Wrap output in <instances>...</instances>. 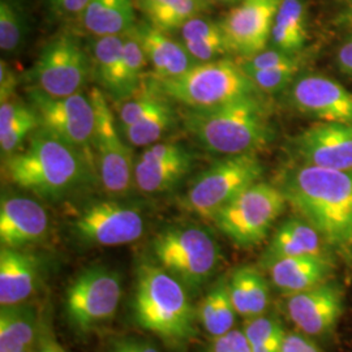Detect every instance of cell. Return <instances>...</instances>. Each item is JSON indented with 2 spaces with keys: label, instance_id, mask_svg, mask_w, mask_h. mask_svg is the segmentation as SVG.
<instances>
[{
  "label": "cell",
  "instance_id": "cell-1",
  "mask_svg": "<svg viewBox=\"0 0 352 352\" xmlns=\"http://www.w3.org/2000/svg\"><path fill=\"white\" fill-rule=\"evenodd\" d=\"M279 188L318 231L327 250L352 266V170L302 164L285 174Z\"/></svg>",
  "mask_w": 352,
  "mask_h": 352
},
{
  "label": "cell",
  "instance_id": "cell-2",
  "mask_svg": "<svg viewBox=\"0 0 352 352\" xmlns=\"http://www.w3.org/2000/svg\"><path fill=\"white\" fill-rule=\"evenodd\" d=\"M3 173L19 188L60 200L88 183L97 170L84 153L39 126L25 149L6 157Z\"/></svg>",
  "mask_w": 352,
  "mask_h": 352
},
{
  "label": "cell",
  "instance_id": "cell-3",
  "mask_svg": "<svg viewBox=\"0 0 352 352\" xmlns=\"http://www.w3.org/2000/svg\"><path fill=\"white\" fill-rule=\"evenodd\" d=\"M131 314L140 329L176 350L186 349L200 333L188 289L153 261L136 266Z\"/></svg>",
  "mask_w": 352,
  "mask_h": 352
},
{
  "label": "cell",
  "instance_id": "cell-4",
  "mask_svg": "<svg viewBox=\"0 0 352 352\" xmlns=\"http://www.w3.org/2000/svg\"><path fill=\"white\" fill-rule=\"evenodd\" d=\"M184 126L204 149L225 157L256 153L273 139L267 109L258 96L209 109H189Z\"/></svg>",
  "mask_w": 352,
  "mask_h": 352
},
{
  "label": "cell",
  "instance_id": "cell-5",
  "mask_svg": "<svg viewBox=\"0 0 352 352\" xmlns=\"http://www.w3.org/2000/svg\"><path fill=\"white\" fill-rule=\"evenodd\" d=\"M151 261L177 279L192 296L210 283L223 260L213 234L192 223L162 228L151 241Z\"/></svg>",
  "mask_w": 352,
  "mask_h": 352
},
{
  "label": "cell",
  "instance_id": "cell-6",
  "mask_svg": "<svg viewBox=\"0 0 352 352\" xmlns=\"http://www.w3.org/2000/svg\"><path fill=\"white\" fill-rule=\"evenodd\" d=\"M153 84L164 97L188 109H209L261 93L238 62L225 58L195 64L182 75Z\"/></svg>",
  "mask_w": 352,
  "mask_h": 352
},
{
  "label": "cell",
  "instance_id": "cell-7",
  "mask_svg": "<svg viewBox=\"0 0 352 352\" xmlns=\"http://www.w3.org/2000/svg\"><path fill=\"white\" fill-rule=\"evenodd\" d=\"M122 298L123 279L116 270L103 265L89 266L65 289V321L76 336L87 337L113 321Z\"/></svg>",
  "mask_w": 352,
  "mask_h": 352
},
{
  "label": "cell",
  "instance_id": "cell-8",
  "mask_svg": "<svg viewBox=\"0 0 352 352\" xmlns=\"http://www.w3.org/2000/svg\"><path fill=\"white\" fill-rule=\"evenodd\" d=\"M263 164L256 153L225 157L204 170L190 183L182 206L205 219H213L241 192L260 182Z\"/></svg>",
  "mask_w": 352,
  "mask_h": 352
},
{
  "label": "cell",
  "instance_id": "cell-9",
  "mask_svg": "<svg viewBox=\"0 0 352 352\" xmlns=\"http://www.w3.org/2000/svg\"><path fill=\"white\" fill-rule=\"evenodd\" d=\"M286 204L282 189L257 182L222 208L212 221L235 245L250 248L266 239Z\"/></svg>",
  "mask_w": 352,
  "mask_h": 352
},
{
  "label": "cell",
  "instance_id": "cell-10",
  "mask_svg": "<svg viewBox=\"0 0 352 352\" xmlns=\"http://www.w3.org/2000/svg\"><path fill=\"white\" fill-rule=\"evenodd\" d=\"M89 97L96 110L93 151L97 176L103 190L111 199H124L136 188L135 160L132 151L120 136L116 119L100 88H91Z\"/></svg>",
  "mask_w": 352,
  "mask_h": 352
},
{
  "label": "cell",
  "instance_id": "cell-11",
  "mask_svg": "<svg viewBox=\"0 0 352 352\" xmlns=\"http://www.w3.org/2000/svg\"><path fill=\"white\" fill-rule=\"evenodd\" d=\"M146 230L139 205L122 199L89 202L71 222L76 240L88 247H118L139 240Z\"/></svg>",
  "mask_w": 352,
  "mask_h": 352
},
{
  "label": "cell",
  "instance_id": "cell-12",
  "mask_svg": "<svg viewBox=\"0 0 352 352\" xmlns=\"http://www.w3.org/2000/svg\"><path fill=\"white\" fill-rule=\"evenodd\" d=\"M29 103L37 113L39 126L84 153L96 167L93 138L96 110L90 97L76 93L68 97H51L39 89L29 90Z\"/></svg>",
  "mask_w": 352,
  "mask_h": 352
},
{
  "label": "cell",
  "instance_id": "cell-13",
  "mask_svg": "<svg viewBox=\"0 0 352 352\" xmlns=\"http://www.w3.org/2000/svg\"><path fill=\"white\" fill-rule=\"evenodd\" d=\"M89 74L87 54L69 36H60L47 43L32 69V81L51 97H68L80 93Z\"/></svg>",
  "mask_w": 352,
  "mask_h": 352
},
{
  "label": "cell",
  "instance_id": "cell-14",
  "mask_svg": "<svg viewBox=\"0 0 352 352\" xmlns=\"http://www.w3.org/2000/svg\"><path fill=\"white\" fill-rule=\"evenodd\" d=\"M282 0H240L219 25L230 52L248 58L266 49Z\"/></svg>",
  "mask_w": 352,
  "mask_h": 352
},
{
  "label": "cell",
  "instance_id": "cell-15",
  "mask_svg": "<svg viewBox=\"0 0 352 352\" xmlns=\"http://www.w3.org/2000/svg\"><path fill=\"white\" fill-rule=\"evenodd\" d=\"M343 309V289L330 280L286 296L289 321L296 330L311 338L330 336L338 325Z\"/></svg>",
  "mask_w": 352,
  "mask_h": 352
},
{
  "label": "cell",
  "instance_id": "cell-16",
  "mask_svg": "<svg viewBox=\"0 0 352 352\" xmlns=\"http://www.w3.org/2000/svg\"><path fill=\"white\" fill-rule=\"evenodd\" d=\"M289 100L300 113L325 123L352 126V93L329 77L308 75L295 80Z\"/></svg>",
  "mask_w": 352,
  "mask_h": 352
},
{
  "label": "cell",
  "instance_id": "cell-17",
  "mask_svg": "<svg viewBox=\"0 0 352 352\" xmlns=\"http://www.w3.org/2000/svg\"><path fill=\"white\" fill-rule=\"evenodd\" d=\"M193 157L175 142H155L135 162V186L146 195L164 193L175 188L192 168Z\"/></svg>",
  "mask_w": 352,
  "mask_h": 352
},
{
  "label": "cell",
  "instance_id": "cell-18",
  "mask_svg": "<svg viewBox=\"0 0 352 352\" xmlns=\"http://www.w3.org/2000/svg\"><path fill=\"white\" fill-rule=\"evenodd\" d=\"M302 164L331 170H352V126L317 123L294 141Z\"/></svg>",
  "mask_w": 352,
  "mask_h": 352
},
{
  "label": "cell",
  "instance_id": "cell-19",
  "mask_svg": "<svg viewBox=\"0 0 352 352\" xmlns=\"http://www.w3.org/2000/svg\"><path fill=\"white\" fill-rule=\"evenodd\" d=\"M50 218L39 202L16 195H3L0 201V244L25 250L46 240Z\"/></svg>",
  "mask_w": 352,
  "mask_h": 352
},
{
  "label": "cell",
  "instance_id": "cell-20",
  "mask_svg": "<svg viewBox=\"0 0 352 352\" xmlns=\"http://www.w3.org/2000/svg\"><path fill=\"white\" fill-rule=\"evenodd\" d=\"M37 256L25 250H0V305L30 302L43 282Z\"/></svg>",
  "mask_w": 352,
  "mask_h": 352
},
{
  "label": "cell",
  "instance_id": "cell-21",
  "mask_svg": "<svg viewBox=\"0 0 352 352\" xmlns=\"http://www.w3.org/2000/svg\"><path fill=\"white\" fill-rule=\"evenodd\" d=\"M140 41L153 68V80H166L187 72L196 62L189 56L184 45L168 33L142 21L136 25Z\"/></svg>",
  "mask_w": 352,
  "mask_h": 352
},
{
  "label": "cell",
  "instance_id": "cell-22",
  "mask_svg": "<svg viewBox=\"0 0 352 352\" xmlns=\"http://www.w3.org/2000/svg\"><path fill=\"white\" fill-rule=\"evenodd\" d=\"M266 270L273 286L289 296L329 280L334 265L327 256H300L278 260Z\"/></svg>",
  "mask_w": 352,
  "mask_h": 352
},
{
  "label": "cell",
  "instance_id": "cell-23",
  "mask_svg": "<svg viewBox=\"0 0 352 352\" xmlns=\"http://www.w3.org/2000/svg\"><path fill=\"white\" fill-rule=\"evenodd\" d=\"M318 231L305 219L292 218L278 227L261 256L265 270L278 260L300 256H327Z\"/></svg>",
  "mask_w": 352,
  "mask_h": 352
},
{
  "label": "cell",
  "instance_id": "cell-24",
  "mask_svg": "<svg viewBox=\"0 0 352 352\" xmlns=\"http://www.w3.org/2000/svg\"><path fill=\"white\" fill-rule=\"evenodd\" d=\"M43 311L30 302L0 308V352H20L32 347L42 324Z\"/></svg>",
  "mask_w": 352,
  "mask_h": 352
},
{
  "label": "cell",
  "instance_id": "cell-25",
  "mask_svg": "<svg viewBox=\"0 0 352 352\" xmlns=\"http://www.w3.org/2000/svg\"><path fill=\"white\" fill-rule=\"evenodd\" d=\"M228 289L240 317L250 320L265 315L270 305V287L264 274L254 266L243 265L228 277Z\"/></svg>",
  "mask_w": 352,
  "mask_h": 352
},
{
  "label": "cell",
  "instance_id": "cell-26",
  "mask_svg": "<svg viewBox=\"0 0 352 352\" xmlns=\"http://www.w3.org/2000/svg\"><path fill=\"white\" fill-rule=\"evenodd\" d=\"M81 20L96 37L123 34L136 25L133 0H89Z\"/></svg>",
  "mask_w": 352,
  "mask_h": 352
},
{
  "label": "cell",
  "instance_id": "cell-27",
  "mask_svg": "<svg viewBox=\"0 0 352 352\" xmlns=\"http://www.w3.org/2000/svg\"><path fill=\"white\" fill-rule=\"evenodd\" d=\"M238 312L228 289V278H219L197 305L199 325L205 334L218 338L235 329Z\"/></svg>",
  "mask_w": 352,
  "mask_h": 352
},
{
  "label": "cell",
  "instance_id": "cell-28",
  "mask_svg": "<svg viewBox=\"0 0 352 352\" xmlns=\"http://www.w3.org/2000/svg\"><path fill=\"white\" fill-rule=\"evenodd\" d=\"M182 43L196 63H206L222 59L230 49L219 23L200 14L189 20L180 29Z\"/></svg>",
  "mask_w": 352,
  "mask_h": 352
},
{
  "label": "cell",
  "instance_id": "cell-29",
  "mask_svg": "<svg viewBox=\"0 0 352 352\" xmlns=\"http://www.w3.org/2000/svg\"><path fill=\"white\" fill-rule=\"evenodd\" d=\"M39 119L34 109L20 102L0 103V149L8 157L20 151L28 138L38 128Z\"/></svg>",
  "mask_w": 352,
  "mask_h": 352
},
{
  "label": "cell",
  "instance_id": "cell-30",
  "mask_svg": "<svg viewBox=\"0 0 352 352\" xmlns=\"http://www.w3.org/2000/svg\"><path fill=\"white\" fill-rule=\"evenodd\" d=\"M307 41V11L302 0H282L278 10L272 42L278 50L296 55Z\"/></svg>",
  "mask_w": 352,
  "mask_h": 352
},
{
  "label": "cell",
  "instance_id": "cell-31",
  "mask_svg": "<svg viewBox=\"0 0 352 352\" xmlns=\"http://www.w3.org/2000/svg\"><path fill=\"white\" fill-rule=\"evenodd\" d=\"M93 59L102 88L115 100L122 101L123 34L97 37L93 46Z\"/></svg>",
  "mask_w": 352,
  "mask_h": 352
},
{
  "label": "cell",
  "instance_id": "cell-32",
  "mask_svg": "<svg viewBox=\"0 0 352 352\" xmlns=\"http://www.w3.org/2000/svg\"><path fill=\"white\" fill-rule=\"evenodd\" d=\"M167 97L151 113L123 131L126 140L133 146H149L164 136L174 123V111Z\"/></svg>",
  "mask_w": 352,
  "mask_h": 352
},
{
  "label": "cell",
  "instance_id": "cell-33",
  "mask_svg": "<svg viewBox=\"0 0 352 352\" xmlns=\"http://www.w3.org/2000/svg\"><path fill=\"white\" fill-rule=\"evenodd\" d=\"M136 25L123 33L122 100L129 98L139 90L145 67L148 65Z\"/></svg>",
  "mask_w": 352,
  "mask_h": 352
},
{
  "label": "cell",
  "instance_id": "cell-34",
  "mask_svg": "<svg viewBox=\"0 0 352 352\" xmlns=\"http://www.w3.org/2000/svg\"><path fill=\"white\" fill-rule=\"evenodd\" d=\"M243 331L251 343L253 351H280L286 330L274 314H265L245 320Z\"/></svg>",
  "mask_w": 352,
  "mask_h": 352
},
{
  "label": "cell",
  "instance_id": "cell-35",
  "mask_svg": "<svg viewBox=\"0 0 352 352\" xmlns=\"http://www.w3.org/2000/svg\"><path fill=\"white\" fill-rule=\"evenodd\" d=\"M25 16L16 0L0 1V47L14 52L25 36Z\"/></svg>",
  "mask_w": 352,
  "mask_h": 352
},
{
  "label": "cell",
  "instance_id": "cell-36",
  "mask_svg": "<svg viewBox=\"0 0 352 352\" xmlns=\"http://www.w3.org/2000/svg\"><path fill=\"white\" fill-rule=\"evenodd\" d=\"M212 0H182L174 7L166 10L164 12L158 13L157 16L146 20L151 25L161 29L166 33H171L180 30L184 24L193 17H197L209 11Z\"/></svg>",
  "mask_w": 352,
  "mask_h": 352
},
{
  "label": "cell",
  "instance_id": "cell-37",
  "mask_svg": "<svg viewBox=\"0 0 352 352\" xmlns=\"http://www.w3.org/2000/svg\"><path fill=\"white\" fill-rule=\"evenodd\" d=\"M136 93L131 96L133 97L132 100L126 98L128 101L124 102L122 107H119L118 120L120 129H124L126 126L139 122L140 119L151 113L153 109H155L166 98L164 94L154 87V84L151 90H145L139 94Z\"/></svg>",
  "mask_w": 352,
  "mask_h": 352
},
{
  "label": "cell",
  "instance_id": "cell-38",
  "mask_svg": "<svg viewBox=\"0 0 352 352\" xmlns=\"http://www.w3.org/2000/svg\"><path fill=\"white\" fill-rule=\"evenodd\" d=\"M298 71L299 67H287L263 71H250L245 74L250 76L253 84L260 91L273 94L287 88L289 85H292Z\"/></svg>",
  "mask_w": 352,
  "mask_h": 352
},
{
  "label": "cell",
  "instance_id": "cell-39",
  "mask_svg": "<svg viewBox=\"0 0 352 352\" xmlns=\"http://www.w3.org/2000/svg\"><path fill=\"white\" fill-rule=\"evenodd\" d=\"M244 72L250 71H263V69H274V68H287V67H299V62L295 55L278 50L261 51L256 55L248 58H241L238 60Z\"/></svg>",
  "mask_w": 352,
  "mask_h": 352
},
{
  "label": "cell",
  "instance_id": "cell-40",
  "mask_svg": "<svg viewBox=\"0 0 352 352\" xmlns=\"http://www.w3.org/2000/svg\"><path fill=\"white\" fill-rule=\"evenodd\" d=\"M202 352H253L243 329H232L225 336L212 338Z\"/></svg>",
  "mask_w": 352,
  "mask_h": 352
},
{
  "label": "cell",
  "instance_id": "cell-41",
  "mask_svg": "<svg viewBox=\"0 0 352 352\" xmlns=\"http://www.w3.org/2000/svg\"><path fill=\"white\" fill-rule=\"evenodd\" d=\"M34 352H69L64 349L63 344L58 340L51 322L50 312H47V309H43L42 324L34 343Z\"/></svg>",
  "mask_w": 352,
  "mask_h": 352
},
{
  "label": "cell",
  "instance_id": "cell-42",
  "mask_svg": "<svg viewBox=\"0 0 352 352\" xmlns=\"http://www.w3.org/2000/svg\"><path fill=\"white\" fill-rule=\"evenodd\" d=\"M280 352H322L311 337L302 333H286Z\"/></svg>",
  "mask_w": 352,
  "mask_h": 352
},
{
  "label": "cell",
  "instance_id": "cell-43",
  "mask_svg": "<svg viewBox=\"0 0 352 352\" xmlns=\"http://www.w3.org/2000/svg\"><path fill=\"white\" fill-rule=\"evenodd\" d=\"M104 352H161L148 340L126 337L113 340Z\"/></svg>",
  "mask_w": 352,
  "mask_h": 352
},
{
  "label": "cell",
  "instance_id": "cell-44",
  "mask_svg": "<svg viewBox=\"0 0 352 352\" xmlns=\"http://www.w3.org/2000/svg\"><path fill=\"white\" fill-rule=\"evenodd\" d=\"M19 78L13 72L10 64L4 59L0 62V103L11 101V97L17 88Z\"/></svg>",
  "mask_w": 352,
  "mask_h": 352
},
{
  "label": "cell",
  "instance_id": "cell-45",
  "mask_svg": "<svg viewBox=\"0 0 352 352\" xmlns=\"http://www.w3.org/2000/svg\"><path fill=\"white\" fill-rule=\"evenodd\" d=\"M52 11L64 17H81L89 0H49Z\"/></svg>",
  "mask_w": 352,
  "mask_h": 352
},
{
  "label": "cell",
  "instance_id": "cell-46",
  "mask_svg": "<svg viewBox=\"0 0 352 352\" xmlns=\"http://www.w3.org/2000/svg\"><path fill=\"white\" fill-rule=\"evenodd\" d=\"M179 1L182 0H136V6L144 13L146 20H151V17L157 16L158 13L174 7Z\"/></svg>",
  "mask_w": 352,
  "mask_h": 352
},
{
  "label": "cell",
  "instance_id": "cell-47",
  "mask_svg": "<svg viewBox=\"0 0 352 352\" xmlns=\"http://www.w3.org/2000/svg\"><path fill=\"white\" fill-rule=\"evenodd\" d=\"M338 65L343 74L352 75V36L342 45L340 49Z\"/></svg>",
  "mask_w": 352,
  "mask_h": 352
},
{
  "label": "cell",
  "instance_id": "cell-48",
  "mask_svg": "<svg viewBox=\"0 0 352 352\" xmlns=\"http://www.w3.org/2000/svg\"><path fill=\"white\" fill-rule=\"evenodd\" d=\"M212 1H218V3H226V4H230V3H236V1H240V0H212Z\"/></svg>",
  "mask_w": 352,
  "mask_h": 352
},
{
  "label": "cell",
  "instance_id": "cell-49",
  "mask_svg": "<svg viewBox=\"0 0 352 352\" xmlns=\"http://www.w3.org/2000/svg\"><path fill=\"white\" fill-rule=\"evenodd\" d=\"M20 352H34V344H33L32 347H29V349H25V350H23V351Z\"/></svg>",
  "mask_w": 352,
  "mask_h": 352
}]
</instances>
